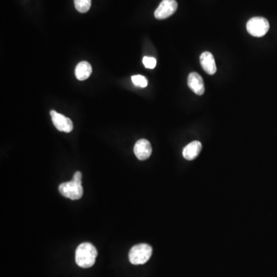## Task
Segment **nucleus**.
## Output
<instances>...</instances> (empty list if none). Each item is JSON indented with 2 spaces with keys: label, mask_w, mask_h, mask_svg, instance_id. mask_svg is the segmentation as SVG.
<instances>
[{
  "label": "nucleus",
  "mask_w": 277,
  "mask_h": 277,
  "mask_svg": "<svg viewBox=\"0 0 277 277\" xmlns=\"http://www.w3.org/2000/svg\"><path fill=\"white\" fill-rule=\"evenodd\" d=\"M97 249L90 243H83L76 250V262L80 267L90 268L95 264Z\"/></svg>",
  "instance_id": "f257e3e1"
},
{
  "label": "nucleus",
  "mask_w": 277,
  "mask_h": 277,
  "mask_svg": "<svg viewBox=\"0 0 277 277\" xmlns=\"http://www.w3.org/2000/svg\"><path fill=\"white\" fill-rule=\"evenodd\" d=\"M153 253V248L147 243H141L131 248L129 253V262L133 265L145 264Z\"/></svg>",
  "instance_id": "f03ea898"
},
{
  "label": "nucleus",
  "mask_w": 277,
  "mask_h": 277,
  "mask_svg": "<svg viewBox=\"0 0 277 277\" xmlns=\"http://www.w3.org/2000/svg\"><path fill=\"white\" fill-rule=\"evenodd\" d=\"M59 191L64 197L68 198L72 200L81 199L83 195L82 182H77L74 179L71 181L61 183L59 186Z\"/></svg>",
  "instance_id": "7ed1b4c3"
},
{
  "label": "nucleus",
  "mask_w": 277,
  "mask_h": 277,
  "mask_svg": "<svg viewBox=\"0 0 277 277\" xmlns=\"http://www.w3.org/2000/svg\"><path fill=\"white\" fill-rule=\"evenodd\" d=\"M246 30L249 34L255 37H262L269 30V23L263 17H253L247 22Z\"/></svg>",
  "instance_id": "20e7f679"
},
{
  "label": "nucleus",
  "mask_w": 277,
  "mask_h": 277,
  "mask_svg": "<svg viewBox=\"0 0 277 277\" xmlns=\"http://www.w3.org/2000/svg\"><path fill=\"white\" fill-rule=\"evenodd\" d=\"M177 7L176 0H163L156 10L154 16L157 20H165L174 14Z\"/></svg>",
  "instance_id": "39448f33"
},
{
  "label": "nucleus",
  "mask_w": 277,
  "mask_h": 277,
  "mask_svg": "<svg viewBox=\"0 0 277 277\" xmlns=\"http://www.w3.org/2000/svg\"><path fill=\"white\" fill-rule=\"evenodd\" d=\"M51 118L55 127L60 132H71L74 129V123L70 118L55 112L50 111Z\"/></svg>",
  "instance_id": "423d86ee"
},
{
  "label": "nucleus",
  "mask_w": 277,
  "mask_h": 277,
  "mask_svg": "<svg viewBox=\"0 0 277 277\" xmlns=\"http://www.w3.org/2000/svg\"><path fill=\"white\" fill-rule=\"evenodd\" d=\"M152 147L150 143L145 138H142L135 143L134 154L140 160H146L150 158L152 154Z\"/></svg>",
  "instance_id": "0eeeda50"
},
{
  "label": "nucleus",
  "mask_w": 277,
  "mask_h": 277,
  "mask_svg": "<svg viewBox=\"0 0 277 277\" xmlns=\"http://www.w3.org/2000/svg\"><path fill=\"white\" fill-rule=\"evenodd\" d=\"M188 86L189 89L196 95L203 94L205 92L204 82L202 77L197 73H191L188 77Z\"/></svg>",
  "instance_id": "6e6552de"
},
{
  "label": "nucleus",
  "mask_w": 277,
  "mask_h": 277,
  "mask_svg": "<svg viewBox=\"0 0 277 277\" xmlns=\"http://www.w3.org/2000/svg\"><path fill=\"white\" fill-rule=\"evenodd\" d=\"M200 64L203 71L210 75H214L217 72L215 59L210 52H204L200 55Z\"/></svg>",
  "instance_id": "1a4fd4ad"
},
{
  "label": "nucleus",
  "mask_w": 277,
  "mask_h": 277,
  "mask_svg": "<svg viewBox=\"0 0 277 277\" xmlns=\"http://www.w3.org/2000/svg\"><path fill=\"white\" fill-rule=\"evenodd\" d=\"M202 150V144L199 141H192L183 149V156L186 160H193L198 157Z\"/></svg>",
  "instance_id": "9d476101"
},
{
  "label": "nucleus",
  "mask_w": 277,
  "mask_h": 277,
  "mask_svg": "<svg viewBox=\"0 0 277 277\" xmlns=\"http://www.w3.org/2000/svg\"><path fill=\"white\" fill-rule=\"evenodd\" d=\"M92 66L87 61H82L76 67L75 75L80 81L87 80L92 74Z\"/></svg>",
  "instance_id": "9b49d317"
},
{
  "label": "nucleus",
  "mask_w": 277,
  "mask_h": 277,
  "mask_svg": "<svg viewBox=\"0 0 277 277\" xmlns=\"http://www.w3.org/2000/svg\"><path fill=\"white\" fill-rule=\"evenodd\" d=\"M76 10L81 13H85L91 7V0H74Z\"/></svg>",
  "instance_id": "f8f14e48"
},
{
  "label": "nucleus",
  "mask_w": 277,
  "mask_h": 277,
  "mask_svg": "<svg viewBox=\"0 0 277 277\" xmlns=\"http://www.w3.org/2000/svg\"><path fill=\"white\" fill-rule=\"evenodd\" d=\"M132 81L134 83V85L136 86V87H143V88L147 87V84H148L147 79L144 76L141 75L133 76V77H132Z\"/></svg>",
  "instance_id": "ddd939ff"
},
{
  "label": "nucleus",
  "mask_w": 277,
  "mask_h": 277,
  "mask_svg": "<svg viewBox=\"0 0 277 277\" xmlns=\"http://www.w3.org/2000/svg\"><path fill=\"white\" fill-rule=\"evenodd\" d=\"M143 63L148 68H154L157 65V59L154 57H149V56H144L143 59Z\"/></svg>",
  "instance_id": "4468645a"
},
{
  "label": "nucleus",
  "mask_w": 277,
  "mask_h": 277,
  "mask_svg": "<svg viewBox=\"0 0 277 277\" xmlns=\"http://www.w3.org/2000/svg\"><path fill=\"white\" fill-rule=\"evenodd\" d=\"M74 180L77 182H82V173L81 172H76L74 175Z\"/></svg>",
  "instance_id": "2eb2a0df"
}]
</instances>
